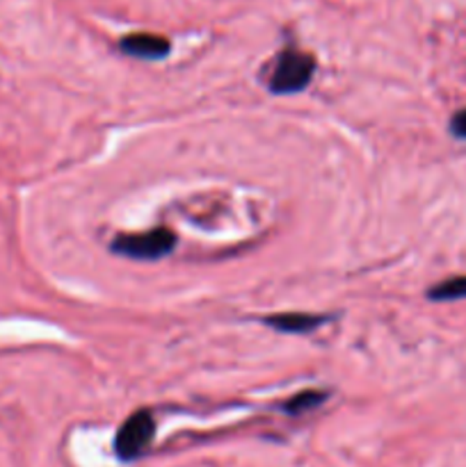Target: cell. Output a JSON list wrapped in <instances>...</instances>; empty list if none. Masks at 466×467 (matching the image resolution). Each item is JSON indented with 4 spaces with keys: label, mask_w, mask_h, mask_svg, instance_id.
Wrapping results in <instances>:
<instances>
[{
    "label": "cell",
    "mask_w": 466,
    "mask_h": 467,
    "mask_svg": "<svg viewBox=\"0 0 466 467\" xmlns=\"http://www.w3.org/2000/svg\"><path fill=\"white\" fill-rule=\"evenodd\" d=\"M324 319L318 315H306V313H281L265 317V324L283 333H309L323 324Z\"/></svg>",
    "instance_id": "5"
},
{
    "label": "cell",
    "mask_w": 466,
    "mask_h": 467,
    "mask_svg": "<svg viewBox=\"0 0 466 467\" xmlns=\"http://www.w3.org/2000/svg\"><path fill=\"white\" fill-rule=\"evenodd\" d=\"M323 400H324L323 392H311V390L309 392H302V395L292 397V400L288 401L286 410H288V413H292V415L304 413V410H309V409H313V406L323 404Z\"/></svg>",
    "instance_id": "7"
},
{
    "label": "cell",
    "mask_w": 466,
    "mask_h": 467,
    "mask_svg": "<svg viewBox=\"0 0 466 467\" xmlns=\"http://www.w3.org/2000/svg\"><path fill=\"white\" fill-rule=\"evenodd\" d=\"M155 436V422L154 415L149 410H137L132 413L126 422L119 429L117 438H114V450L122 461H135L149 450Z\"/></svg>",
    "instance_id": "2"
},
{
    "label": "cell",
    "mask_w": 466,
    "mask_h": 467,
    "mask_svg": "<svg viewBox=\"0 0 466 467\" xmlns=\"http://www.w3.org/2000/svg\"><path fill=\"white\" fill-rule=\"evenodd\" d=\"M176 246V235L167 228L142 233V235H119L112 242V251L135 260H158Z\"/></svg>",
    "instance_id": "3"
},
{
    "label": "cell",
    "mask_w": 466,
    "mask_h": 467,
    "mask_svg": "<svg viewBox=\"0 0 466 467\" xmlns=\"http://www.w3.org/2000/svg\"><path fill=\"white\" fill-rule=\"evenodd\" d=\"M450 132L457 140H466V108L455 112V117L450 119Z\"/></svg>",
    "instance_id": "8"
},
{
    "label": "cell",
    "mask_w": 466,
    "mask_h": 467,
    "mask_svg": "<svg viewBox=\"0 0 466 467\" xmlns=\"http://www.w3.org/2000/svg\"><path fill=\"white\" fill-rule=\"evenodd\" d=\"M432 301H457L466 299V276H452L448 281L439 283L429 290Z\"/></svg>",
    "instance_id": "6"
},
{
    "label": "cell",
    "mask_w": 466,
    "mask_h": 467,
    "mask_svg": "<svg viewBox=\"0 0 466 467\" xmlns=\"http://www.w3.org/2000/svg\"><path fill=\"white\" fill-rule=\"evenodd\" d=\"M315 71L313 55L302 53V50L288 48L279 55L277 67L270 78V89L274 94H297L311 82Z\"/></svg>",
    "instance_id": "1"
},
{
    "label": "cell",
    "mask_w": 466,
    "mask_h": 467,
    "mask_svg": "<svg viewBox=\"0 0 466 467\" xmlns=\"http://www.w3.org/2000/svg\"><path fill=\"white\" fill-rule=\"evenodd\" d=\"M119 48L131 57L140 59H163L169 55V39L160 35H151V32H135L119 41Z\"/></svg>",
    "instance_id": "4"
}]
</instances>
